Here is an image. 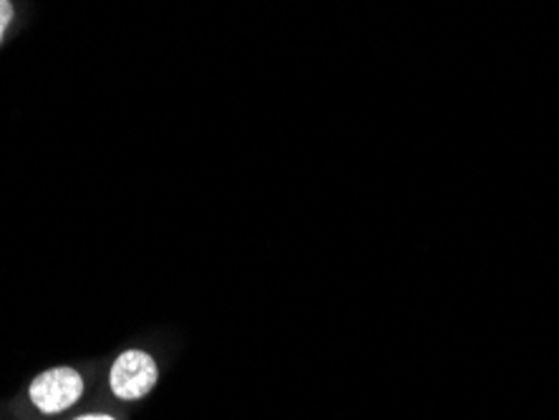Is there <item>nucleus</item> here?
<instances>
[{"mask_svg":"<svg viewBox=\"0 0 559 420\" xmlns=\"http://www.w3.org/2000/svg\"><path fill=\"white\" fill-rule=\"evenodd\" d=\"M86 375L73 365H53L40 370L26 385L28 406L44 418H61L79 408L86 398Z\"/></svg>","mask_w":559,"mask_h":420,"instance_id":"nucleus-1","label":"nucleus"},{"mask_svg":"<svg viewBox=\"0 0 559 420\" xmlns=\"http://www.w3.org/2000/svg\"><path fill=\"white\" fill-rule=\"evenodd\" d=\"M159 360L144 348H127L111 360L106 385L114 400L119 403H139L150 398L152 391L159 385Z\"/></svg>","mask_w":559,"mask_h":420,"instance_id":"nucleus-2","label":"nucleus"},{"mask_svg":"<svg viewBox=\"0 0 559 420\" xmlns=\"http://www.w3.org/2000/svg\"><path fill=\"white\" fill-rule=\"evenodd\" d=\"M13 21H15V5L11 0H0V46L5 44L8 31H11Z\"/></svg>","mask_w":559,"mask_h":420,"instance_id":"nucleus-3","label":"nucleus"},{"mask_svg":"<svg viewBox=\"0 0 559 420\" xmlns=\"http://www.w3.org/2000/svg\"><path fill=\"white\" fill-rule=\"evenodd\" d=\"M69 420H124L119 413H111V410H84V413H76Z\"/></svg>","mask_w":559,"mask_h":420,"instance_id":"nucleus-4","label":"nucleus"}]
</instances>
